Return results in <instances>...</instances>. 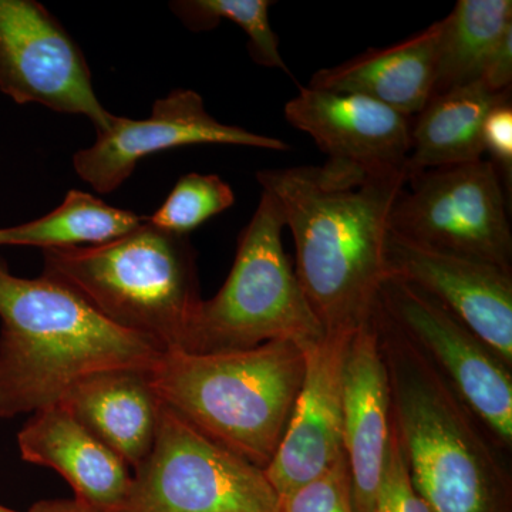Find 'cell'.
<instances>
[{
    "label": "cell",
    "mask_w": 512,
    "mask_h": 512,
    "mask_svg": "<svg viewBox=\"0 0 512 512\" xmlns=\"http://www.w3.org/2000/svg\"><path fill=\"white\" fill-rule=\"evenodd\" d=\"M146 220L120 210L89 192L70 190L63 204L39 220L0 228V247L43 249L104 244L128 234Z\"/></svg>",
    "instance_id": "cell-21"
},
{
    "label": "cell",
    "mask_w": 512,
    "mask_h": 512,
    "mask_svg": "<svg viewBox=\"0 0 512 512\" xmlns=\"http://www.w3.org/2000/svg\"><path fill=\"white\" fill-rule=\"evenodd\" d=\"M264 470L161 404L153 450L133 471L119 512H278Z\"/></svg>",
    "instance_id": "cell-7"
},
{
    "label": "cell",
    "mask_w": 512,
    "mask_h": 512,
    "mask_svg": "<svg viewBox=\"0 0 512 512\" xmlns=\"http://www.w3.org/2000/svg\"><path fill=\"white\" fill-rule=\"evenodd\" d=\"M512 80V30L504 36L500 45L494 50L490 60L485 64L480 82L491 93L511 92Z\"/></svg>",
    "instance_id": "cell-27"
},
{
    "label": "cell",
    "mask_w": 512,
    "mask_h": 512,
    "mask_svg": "<svg viewBox=\"0 0 512 512\" xmlns=\"http://www.w3.org/2000/svg\"><path fill=\"white\" fill-rule=\"evenodd\" d=\"M512 30L511 0H460L440 20L433 96L480 82L485 64Z\"/></svg>",
    "instance_id": "cell-20"
},
{
    "label": "cell",
    "mask_w": 512,
    "mask_h": 512,
    "mask_svg": "<svg viewBox=\"0 0 512 512\" xmlns=\"http://www.w3.org/2000/svg\"><path fill=\"white\" fill-rule=\"evenodd\" d=\"M484 153L503 181L505 192L511 198L512 187V104L511 97L501 101L488 113L483 126Z\"/></svg>",
    "instance_id": "cell-26"
},
{
    "label": "cell",
    "mask_w": 512,
    "mask_h": 512,
    "mask_svg": "<svg viewBox=\"0 0 512 512\" xmlns=\"http://www.w3.org/2000/svg\"><path fill=\"white\" fill-rule=\"evenodd\" d=\"M235 202L231 185L214 174H187L178 180L151 224L165 231L188 235L205 221L221 214Z\"/></svg>",
    "instance_id": "cell-23"
},
{
    "label": "cell",
    "mask_w": 512,
    "mask_h": 512,
    "mask_svg": "<svg viewBox=\"0 0 512 512\" xmlns=\"http://www.w3.org/2000/svg\"><path fill=\"white\" fill-rule=\"evenodd\" d=\"M256 180L291 229L296 278L325 333L369 323L387 279L390 212L407 178H367L323 164L262 170Z\"/></svg>",
    "instance_id": "cell-1"
},
{
    "label": "cell",
    "mask_w": 512,
    "mask_h": 512,
    "mask_svg": "<svg viewBox=\"0 0 512 512\" xmlns=\"http://www.w3.org/2000/svg\"><path fill=\"white\" fill-rule=\"evenodd\" d=\"M18 446L23 460L59 473L79 503L96 512L123 507L133 471L62 404L30 414Z\"/></svg>",
    "instance_id": "cell-16"
},
{
    "label": "cell",
    "mask_w": 512,
    "mask_h": 512,
    "mask_svg": "<svg viewBox=\"0 0 512 512\" xmlns=\"http://www.w3.org/2000/svg\"><path fill=\"white\" fill-rule=\"evenodd\" d=\"M198 144H227L288 151L279 138L228 126L212 117L197 92L175 89L154 103L146 120L114 117L109 130L97 133L92 147L77 151L73 167L94 191L110 194L128 180L138 161L160 151Z\"/></svg>",
    "instance_id": "cell-11"
},
{
    "label": "cell",
    "mask_w": 512,
    "mask_h": 512,
    "mask_svg": "<svg viewBox=\"0 0 512 512\" xmlns=\"http://www.w3.org/2000/svg\"><path fill=\"white\" fill-rule=\"evenodd\" d=\"M353 333H325L305 349L301 390L264 470L279 497L323 476L343 456V370Z\"/></svg>",
    "instance_id": "cell-14"
},
{
    "label": "cell",
    "mask_w": 512,
    "mask_h": 512,
    "mask_svg": "<svg viewBox=\"0 0 512 512\" xmlns=\"http://www.w3.org/2000/svg\"><path fill=\"white\" fill-rule=\"evenodd\" d=\"M387 278L433 296L512 367V271L389 231Z\"/></svg>",
    "instance_id": "cell-12"
},
{
    "label": "cell",
    "mask_w": 512,
    "mask_h": 512,
    "mask_svg": "<svg viewBox=\"0 0 512 512\" xmlns=\"http://www.w3.org/2000/svg\"><path fill=\"white\" fill-rule=\"evenodd\" d=\"M285 117L328 156L325 165L367 178H407L412 119L359 94L299 87Z\"/></svg>",
    "instance_id": "cell-13"
},
{
    "label": "cell",
    "mask_w": 512,
    "mask_h": 512,
    "mask_svg": "<svg viewBox=\"0 0 512 512\" xmlns=\"http://www.w3.org/2000/svg\"><path fill=\"white\" fill-rule=\"evenodd\" d=\"M150 370H113L74 386L59 404L136 470L156 441L161 402Z\"/></svg>",
    "instance_id": "cell-18"
},
{
    "label": "cell",
    "mask_w": 512,
    "mask_h": 512,
    "mask_svg": "<svg viewBox=\"0 0 512 512\" xmlns=\"http://www.w3.org/2000/svg\"><path fill=\"white\" fill-rule=\"evenodd\" d=\"M372 512H430L410 480L393 423L383 476Z\"/></svg>",
    "instance_id": "cell-25"
},
{
    "label": "cell",
    "mask_w": 512,
    "mask_h": 512,
    "mask_svg": "<svg viewBox=\"0 0 512 512\" xmlns=\"http://www.w3.org/2000/svg\"><path fill=\"white\" fill-rule=\"evenodd\" d=\"M379 306L453 387L495 441L512 446V367L446 306L417 286L387 278Z\"/></svg>",
    "instance_id": "cell-9"
},
{
    "label": "cell",
    "mask_w": 512,
    "mask_h": 512,
    "mask_svg": "<svg viewBox=\"0 0 512 512\" xmlns=\"http://www.w3.org/2000/svg\"><path fill=\"white\" fill-rule=\"evenodd\" d=\"M390 436L389 376L372 316L353 333L343 370V454L356 512H372Z\"/></svg>",
    "instance_id": "cell-15"
},
{
    "label": "cell",
    "mask_w": 512,
    "mask_h": 512,
    "mask_svg": "<svg viewBox=\"0 0 512 512\" xmlns=\"http://www.w3.org/2000/svg\"><path fill=\"white\" fill-rule=\"evenodd\" d=\"M0 92L18 104L86 116L97 133L116 117L97 99L82 50L33 0H0Z\"/></svg>",
    "instance_id": "cell-10"
},
{
    "label": "cell",
    "mask_w": 512,
    "mask_h": 512,
    "mask_svg": "<svg viewBox=\"0 0 512 512\" xmlns=\"http://www.w3.org/2000/svg\"><path fill=\"white\" fill-rule=\"evenodd\" d=\"M508 97L511 92L491 93L481 82L431 97L412 124L407 178L433 168L481 160L484 121Z\"/></svg>",
    "instance_id": "cell-19"
},
{
    "label": "cell",
    "mask_w": 512,
    "mask_h": 512,
    "mask_svg": "<svg viewBox=\"0 0 512 512\" xmlns=\"http://www.w3.org/2000/svg\"><path fill=\"white\" fill-rule=\"evenodd\" d=\"M392 423L410 480L430 512H508L504 450L377 305Z\"/></svg>",
    "instance_id": "cell-3"
},
{
    "label": "cell",
    "mask_w": 512,
    "mask_h": 512,
    "mask_svg": "<svg viewBox=\"0 0 512 512\" xmlns=\"http://www.w3.org/2000/svg\"><path fill=\"white\" fill-rule=\"evenodd\" d=\"M271 5L269 0H181L171 3V10L192 32L215 29L222 19L235 23L247 33L255 63L289 73L269 20Z\"/></svg>",
    "instance_id": "cell-22"
},
{
    "label": "cell",
    "mask_w": 512,
    "mask_h": 512,
    "mask_svg": "<svg viewBox=\"0 0 512 512\" xmlns=\"http://www.w3.org/2000/svg\"><path fill=\"white\" fill-rule=\"evenodd\" d=\"M164 352L59 282L13 275L0 256V419L55 406L100 373L147 372Z\"/></svg>",
    "instance_id": "cell-2"
},
{
    "label": "cell",
    "mask_w": 512,
    "mask_h": 512,
    "mask_svg": "<svg viewBox=\"0 0 512 512\" xmlns=\"http://www.w3.org/2000/svg\"><path fill=\"white\" fill-rule=\"evenodd\" d=\"M285 220L278 202L262 191L254 217L241 232L227 281L202 301L184 352L222 353L292 342L306 349L325 330L303 293L286 255Z\"/></svg>",
    "instance_id": "cell-6"
},
{
    "label": "cell",
    "mask_w": 512,
    "mask_h": 512,
    "mask_svg": "<svg viewBox=\"0 0 512 512\" xmlns=\"http://www.w3.org/2000/svg\"><path fill=\"white\" fill-rule=\"evenodd\" d=\"M440 20L396 45L366 50L313 74L308 86L359 94L403 116H417L433 97Z\"/></svg>",
    "instance_id": "cell-17"
},
{
    "label": "cell",
    "mask_w": 512,
    "mask_h": 512,
    "mask_svg": "<svg viewBox=\"0 0 512 512\" xmlns=\"http://www.w3.org/2000/svg\"><path fill=\"white\" fill-rule=\"evenodd\" d=\"M0 512H20L0 504ZM28 512H96L77 500H43L33 505Z\"/></svg>",
    "instance_id": "cell-28"
},
{
    "label": "cell",
    "mask_w": 512,
    "mask_h": 512,
    "mask_svg": "<svg viewBox=\"0 0 512 512\" xmlns=\"http://www.w3.org/2000/svg\"><path fill=\"white\" fill-rule=\"evenodd\" d=\"M397 234L512 271V234L503 181L490 160L407 178L390 212Z\"/></svg>",
    "instance_id": "cell-8"
},
{
    "label": "cell",
    "mask_w": 512,
    "mask_h": 512,
    "mask_svg": "<svg viewBox=\"0 0 512 512\" xmlns=\"http://www.w3.org/2000/svg\"><path fill=\"white\" fill-rule=\"evenodd\" d=\"M303 376L305 349L292 342L222 353L165 350L148 372L163 406L261 470L281 444Z\"/></svg>",
    "instance_id": "cell-4"
},
{
    "label": "cell",
    "mask_w": 512,
    "mask_h": 512,
    "mask_svg": "<svg viewBox=\"0 0 512 512\" xmlns=\"http://www.w3.org/2000/svg\"><path fill=\"white\" fill-rule=\"evenodd\" d=\"M278 512H356L345 454L323 476L279 497Z\"/></svg>",
    "instance_id": "cell-24"
},
{
    "label": "cell",
    "mask_w": 512,
    "mask_h": 512,
    "mask_svg": "<svg viewBox=\"0 0 512 512\" xmlns=\"http://www.w3.org/2000/svg\"><path fill=\"white\" fill-rule=\"evenodd\" d=\"M42 252V275L72 289L113 325L164 350H183L204 301L188 235L165 231L146 218L104 244Z\"/></svg>",
    "instance_id": "cell-5"
}]
</instances>
